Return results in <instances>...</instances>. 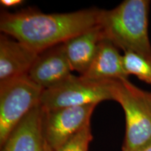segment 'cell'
<instances>
[{"label": "cell", "instance_id": "obj_8", "mask_svg": "<svg viewBox=\"0 0 151 151\" xmlns=\"http://www.w3.org/2000/svg\"><path fill=\"white\" fill-rule=\"evenodd\" d=\"M71 71L63 43H61L41 52L27 75L38 86L47 90L67 79Z\"/></svg>", "mask_w": 151, "mask_h": 151}, {"label": "cell", "instance_id": "obj_2", "mask_svg": "<svg viewBox=\"0 0 151 151\" xmlns=\"http://www.w3.org/2000/svg\"><path fill=\"white\" fill-rule=\"evenodd\" d=\"M149 0H124L111 10H101L98 25L104 39L118 48L151 60L148 35Z\"/></svg>", "mask_w": 151, "mask_h": 151}, {"label": "cell", "instance_id": "obj_9", "mask_svg": "<svg viewBox=\"0 0 151 151\" xmlns=\"http://www.w3.org/2000/svg\"><path fill=\"white\" fill-rule=\"evenodd\" d=\"M39 53L18 41L0 37V83L28 74Z\"/></svg>", "mask_w": 151, "mask_h": 151}, {"label": "cell", "instance_id": "obj_10", "mask_svg": "<svg viewBox=\"0 0 151 151\" xmlns=\"http://www.w3.org/2000/svg\"><path fill=\"white\" fill-rule=\"evenodd\" d=\"M103 39L101 28L97 24L63 43L65 54L72 71H77L80 76L86 73Z\"/></svg>", "mask_w": 151, "mask_h": 151}, {"label": "cell", "instance_id": "obj_7", "mask_svg": "<svg viewBox=\"0 0 151 151\" xmlns=\"http://www.w3.org/2000/svg\"><path fill=\"white\" fill-rule=\"evenodd\" d=\"M40 104L20 122L1 146V151H52L46 140Z\"/></svg>", "mask_w": 151, "mask_h": 151}, {"label": "cell", "instance_id": "obj_16", "mask_svg": "<svg viewBox=\"0 0 151 151\" xmlns=\"http://www.w3.org/2000/svg\"><path fill=\"white\" fill-rule=\"evenodd\" d=\"M138 151H151V143L148 145V146H146V147H144V148L140 149V150H139Z\"/></svg>", "mask_w": 151, "mask_h": 151}, {"label": "cell", "instance_id": "obj_13", "mask_svg": "<svg viewBox=\"0 0 151 151\" xmlns=\"http://www.w3.org/2000/svg\"><path fill=\"white\" fill-rule=\"evenodd\" d=\"M93 137L90 122L55 151H88L90 143Z\"/></svg>", "mask_w": 151, "mask_h": 151}, {"label": "cell", "instance_id": "obj_5", "mask_svg": "<svg viewBox=\"0 0 151 151\" xmlns=\"http://www.w3.org/2000/svg\"><path fill=\"white\" fill-rule=\"evenodd\" d=\"M111 83L99 82L83 76L71 74L57 86L43 90L40 104L45 111L97 105L106 100H113Z\"/></svg>", "mask_w": 151, "mask_h": 151}, {"label": "cell", "instance_id": "obj_12", "mask_svg": "<svg viewBox=\"0 0 151 151\" xmlns=\"http://www.w3.org/2000/svg\"><path fill=\"white\" fill-rule=\"evenodd\" d=\"M122 64L128 76L134 75L143 82L151 85V60L140 54L125 51Z\"/></svg>", "mask_w": 151, "mask_h": 151}, {"label": "cell", "instance_id": "obj_6", "mask_svg": "<svg viewBox=\"0 0 151 151\" xmlns=\"http://www.w3.org/2000/svg\"><path fill=\"white\" fill-rule=\"evenodd\" d=\"M96 106L97 104H90L51 111L43 110L44 134L52 151H55L90 123Z\"/></svg>", "mask_w": 151, "mask_h": 151}, {"label": "cell", "instance_id": "obj_11", "mask_svg": "<svg viewBox=\"0 0 151 151\" xmlns=\"http://www.w3.org/2000/svg\"><path fill=\"white\" fill-rule=\"evenodd\" d=\"M83 76L99 82L128 79L122 64V55L118 48L107 39L99 43L91 65Z\"/></svg>", "mask_w": 151, "mask_h": 151}, {"label": "cell", "instance_id": "obj_4", "mask_svg": "<svg viewBox=\"0 0 151 151\" xmlns=\"http://www.w3.org/2000/svg\"><path fill=\"white\" fill-rule=\"evenodd\" d=\"M43 90L27 74L0 83V146L22 119L40 104Z\"/></svg>", "mask_w": 151, "mask_h": 151}, {"label": "cell", "instance_id": "obj_3", "mask_svg": "<svg viewBox=\"0 0 151 151\" xmlns=\"http://www.w3.org/2000/svg\"><path fill=\"white\" fill-rule=\"evenodd\" d=\"M113 100L120 104L125 116L122 151H138L151 143V109L143 90L128 79L112 81Z\"/></svg>", "mask_w": 151, "mask_h": 151}, {"label": "cell", "instance_id": "obj_15", "mask_svg": "<svg viewBox=\"0 0 151 151\" xmlns=\"http://www.w3.org/2000/svg\"><path fill=\"white\" fill-rule=\"evenodd\" d=\"M143 94H144L145 99H146L149 106H150L151 109V91L148 92V91H145V90H143Z\"/></svg>", "mask_w": 151, "mask_h": 151}, {"label": "cell", "instance_id": "obj_1", "mask_svg": "<svg viewBox=\"0 0 151 151\" xmlns=\"http://www.w3.org/2000/svg\"><path fill=\"white\" fill-rule=\"evenodd\" d=\"M99 12L96 8L65 14L3 12L0 30L40 54L97 26Z\"/></svg>", "mask_w": 151, "mask_h": 151}, {"label": "cell", "instance_id": "obj_14", "mask_svg": "<svg viewBox=\"0 0 151 151\" xmlns=\"http://www.w3.org/2000/svg\"><path fill=\"white\" fill-rule=\"evenodd\" d=\"M0 3L5 7H14L22 4L24 3V1H22V0H1Z\"/></svg>", "mask_w": 151, "mask_h": 151}]
</instances>
